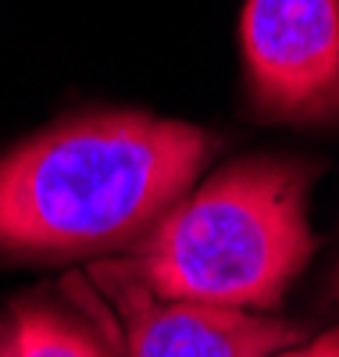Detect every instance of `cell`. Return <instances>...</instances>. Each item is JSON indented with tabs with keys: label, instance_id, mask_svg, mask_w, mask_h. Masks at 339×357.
Returning <instances> with one entry per match:
<instances>
[{
	"label": "cell",
	"instance_id": "6da1fadb",
	"mask_svg": "<svg viewBox=\"0 0 339 357\" xmlns=\"http://www.w3.org/2000/svg\"><path fill=\"white\" fill-rule=\"evenodd\" d=\"M218 151L207 129L143 111L65 118L0 158V254L129 250Z\"/></svg>",
	"mask_w": 339,
	"mask_h": 357
},
{
	"label": "cell",
	"instance_id": "7a4b0ae2",
	"mask_svg": "<svg viewBox=\"0 0 339 357\" xmlns=\"http://www.w3.org/2000/svg\"><path fill=\"white\" fill-rule=\"evenodd\" d=\"M311 178L303 161H232L179 197L114 261L161 301L275 311L315 250Z\"/></svg>",
	"mask_w": 339,
	"mask_h": 357
},
{
	"label": "cell",
	"instance_id": "3957f363",
	"mask_svg": "<svg viewBox=\"0 0 339 357\" xmlns=\"http://www.w3.org/2000/svg\"><path fill=\"white\" fill-rule=\"evenodd\" d=\"M243 61L257 114L339 118V0H246Z\"/></svg>",
	"mask_w": 339,
	"mask_h": 357
},
{
	"label": "cell",
	"instance_id": "277c9868",
	"mask_svg": "<svg viewBox=\"0 0 339 357\" xmlns=\"http://www.w3.org/2000/svg\"><path fill=\"white\" fill-rule=\"evenodd\" d=\"M89 272L121 314L126 357H268L303 340V325L264 311L161 301L114 257L97 261Z\"/></svg>",
	"mask_w": 339,
	"mask_h": 357
},
{
	"label": "cell",
	"instance_id": "5b68a950",
	"mask_svg": "<svg viewBox=\"0 0 339 357\" xmlns=\"http://www.w3.org/2000/svg\"><path fill=\"white\" fill-rule=\"evenodd\" d=\"M0 357H111V350L61 304L15 301L0 311Z\"/></svg>",
	"mask_w": 339,
	"mask_h": 357
},
{
	"label": "cell",
	"instance_id": "8992f818",
	"mask_svg": "<svg viewBox=\"0 0 339 357\" xmlns=\"http://www.w3.org/2000/svg\"><path fill=\"white\" fill-rule=\"evenodd\" d=\"M268 357H339V325L336 329H329L325 336H318V340H311L307 347H300V350H275V354H268Z\"/></svg>",
	"mask_w": 339,
	"mask_h": 357
},
{
	"label": "cell",
	"instance_id": "52a82bcc",
	"mask_svg": "<svg viewBox=\"0 0 339 357\" xmlns=\"http://www.w3.org/2000/svg\"><path fill=\"white\" fill-rule=\"evenodd\" d=\"M336 301H339V279H336Z\"/></svg>",
	"mask_w": 339,
	"mask_h": 357
}]
</instances>
